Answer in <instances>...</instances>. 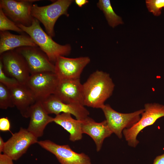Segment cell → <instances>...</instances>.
Returning <instances> with one entry per match:
<instances>
[{"mask_svg":"<svg viewBox=\"0 0 164 164\" xmlns=\"http://www.w3.org/2000/svg\"><path fill=\"white\" fill-rule=\"evenodd\" d=\"M84 106L101 109L112 95L115 85L110 74L97 70L82 84Z\"/></svg>","mask_w":164,"mask_h":164,"instance_id":"obj_1","label":"cell"},{"mask_svg":"<svg viewBox=\"0 0 164 164\" xmlns=\"http://www.w3.org/2000/svg\"><path fill=\"white\" fill-rule=\"evenodd\" d=\"M17 25L31 37L53 64H55L59 56H67L70 53V45H61L54 41L52 37L43 30L40 26L39 22L36 19L34 18L32 25L29 26L21 24Z\"/></svg>","mask_w":164,"mask_h":164,"instance_id":"obj_2","label":"cell"},{"mask_svg":"<svg viewBox=\"0 0 164 164\" xmlns=\"http://www.w3.org/2000/svg\"><path fill=\"white\" fill-rule=\"evenodd\" d=\"M73 2L72 0H58L49 5L41 6L33 4L31 14L43 25L46 33L53 37L55 36L54 26L56 21L62 15L68 17V9Z\"/></svg>","mask_w":164,"mask_h":164,"instance_id":"obj_3","label":"cell"},{"mask_svg":"<svg viewBox=\"0 0 164 164\" xmlns=\"http://www.w3.org/2000/svg\"><path fill=\"white\" fill-rule=\"evenodd\" d=\"M144 107V111L139 120L130 128L124 129L122 132L128 145L132 147L135 148L138 144L137 137L143 129L164 117V105L156 103H147Z\"/></svg>","mask_w":164,"mask_h":164,"instance_id":"obj_4","label":"cell"},{"mask_svg":"<svg viewBox=\"0 0 164 164\" xmlns=\"http://www.w3.org/2000/svg\"><path fill=\"white\" fill-rule=\"evenodd\" d=\"M101 109L109 129L119 138H122L123 130L130 128L137 122L144 111L142 109L132 113H121L113 109L108 104H105Z\"/></svg>","mask_w":164,"mask_h":164,"instance_id":"obj_5","label":"cell"},{"mask_svg":"<svg viewBox=\"0 0 164 164\" xmlns=\"http://www.w3.org/2000/svg\"><path fill=\"white\" fill-rule=\"evenodd\" d=\"M0 61L5 74L16 79L21 84H26L30 75L23 56L15 49L0 54Z\"/></svg>","mask_w":164,"mask_h":164,"instance_id":"obj_6","label":"cell"},{"mask_svg":"<svg viewBox=\"0 0 164 164\" xmlns=\"http://www.w3.org/2000/svg\"><path fill=\"white\" fill-rule=\"evenodd\" d=\"M38 0H0V8L16 25L30 26L34 18L31 14L33 3Z\"/></svg>","mask_w":164,"mask_h":164,"instance_id":"obj_7","label":"cell"},{"mask_svg":"<svg viewBox=\"0 0 164 164\" xmlns=\"http://www.w3.org/2000/svg\"><path fill=\"white\" fill-rule=\"evenodd\" d=\"M59 80L54 73L44 72L31 74L26 84L42 101L54 94Z\"/></svg>","mask_w":164,"mask_h":164,"instance_id":"obj_8","label":"cell"},{"mask_svg":"<svg viewBox=\"0 0 164 164\" xmlns=\"http://www.w3.org/2000/svg\"><path fill=\"white\" fill-rule=\"evenodd\" d=\"M37 143L53 154L61 164H91L88 155L75 152L68 145H59L49 140L38 141Z\"/></svg>","mask_w":164,"mask_h":164,"instance_id":"obj_9","label":"cell"},{"mask_svg":"<svg viewBox=\"0 0 164 164\" xmlns=\"http://www.w3.org/2000/svg\"><path fill=\"white\" fill-rule=\"evenodd\" d=\"M15 50L24 58L30 75L44 72L54 73V64L39 46H24Z\"/></svg>","mask_w":164,"mask_h":164,"instance_id":"obj_10","label":"cell"},{"mask_svg":"<svg viewBox=\"0 0 164 164\" xmlns=\"http://www.w3.org/2000/svg\"><path fill=\"white\" fill-rule=\"evenodd\" d=\"M38 138L28 131L21 128L19 131L12 134L5 142L3 154L13 160L19 159L29 147L37 143Z\"/></svg>","mask_w":164,"mask_h":164,"instance_id":"obj_11","label":"cell"},{"mask_svg":"<svg viewBox=\"0 0 164 164\" xmlns=\"http://www.w3.org/2000/svg\"><path fill=\"white\" fill-rule=\"evenodd\" d=\"M90 62L89 57L69 58L60 56L54 64V73L59 80L80 78L85 67Z\"/></svg>","mask_w":164,"mask_h":164,"instance_id":"obj_12","label":"cell"},{"mask_svg":"<svg viewBox=\"0 0 164 164\" xmlns=\"http://www.w3.org/2000/svg\"><path fill=\"white\" fill-rule=\"evenodd\" d=\"M47 113L56 115L61 113H68L74 116L76 119L83 121L88 117L89 111L84 106L77 104L64 103L52 94L41 101Z\"/></svg>","mask_w":164,"mask_h":164,"instance_id":"obj_13","label":"cell"},{"mask_svg":"<svg viewBox=\"0 0 164 164\" xmlns=\"http://www.w3.org/2000/svg\"><path fill=\"white\" fill-rule=\"evenodd\" d=\"M53 94L64 103L84 106L83 85L80 78L59 80Z\"/></svg>","mask_w":164,"mask_h":164,"instance_id":"obj_14","label":"cell"},{"mask_svg":"<svg viewBox=\"0 0 164 164\" xmlns=\"http://www.w3.org/2000/svg\"><path fill=\"white\" fill-rule=\"evenodd\" d=\"M29 118L30 120L27 129L37 138L43 135L46 126L53 122L54 119L49 115L40 101H37L31 107Z\"/></svg>","mask_w":164,"mask_h":164,"instance_id":"obj_15","label":"cell"},{"mask_svg":"<svg viewBox=\"0 0 164 164\" xmlns=\"http://www.w3.org/2000/svg\"><path fill=\"white\" fill-rule=\"evenodd\" d=\"M9 89L15 106L23 117L29 118L30 109L37 101L33 93L26 84L20 83Z\"/></svg>","mask_w":164,"mask_h":164,"instance_id":"obj_16","label":"cell"},{"mask_svg":"<svg viewBox=\"0 0 164 164\" xmlns=\"http://www.w3.org/2000/svg\"><path fill=\"white\" fill-rule=\"evenodd\" d=\"M81 128L83 133L89 135L94 141L97 152L101 149L104 139L113 133L105 120L98 123L89 117L82 121Z\"/></svg>","mask_w":164,"mask_h":164,"instance_id":"obj_17","label":"cell"},{"mask_svg":"<svg viewBox=\"0 0 164 164\" xmlns=\"http://www.w3.org/2000/svg\"><path fill=\"white\" fill-rule=\"evenodd\" d=\"M24 46H38L29 35H15L7 31H0V54Z\"/></svg>","mask_w":164,"mask_h":164,"instance_id":"obj_18","label":"cell"},{"mask_svg":"<svg viewBox=\"0 0 164 164\" xmlns=\"http://www.w3.org/2000/svg\"><path fill=\"white\" fill-rule=\"evenodd\" d=\"M53 122L69 133L70 141L74 142L82 139V121L73 118L71 114L62 113L56 115Z\"/></svg>","mask_w":164,"mask_h":164,"instance_id":"obj_19","label":"cell"},{"mask_svg":"<svg viewBox=\"0 0 164 164\" xmlns=\"http://www.w3.org/2000/svg\"><path fill=\"white\" fill-rule=\"evenodd\" d=\"M97 7L104 13L109 25L114 28L123 23L121 18L114 12L109 0H99L97 4Z\"/></svg>","mask_w":164,"mask_h":164,"instance_id":"obj_20","label":"cell"},{"mask_svg":"<svg viewBox=\"0 0 164 164\" xmlns=\"http://www.w3.org/2000/svg\"><path fill=\"white\" fill-rule=\"evenodd\" d=\"M15 107L10 89L0 83V108L6 109Z\"/></svg>","mask_w":164,"mask_h":164,"instance_id":"obj_21","label":"cell"},{"mask_svg":"<svg viewBox=\"0 0 164 164\" xmlns=\"http://www.w3.org/2000/svg\"><path fill=\"white\" fill-rule=\"evenodd\" d=\"M12 30L22 34L24 32L13 21L10 20L0 8V31Z\"/></svg>","mask_w":164,"mask_h":164,"instance_id":"obj_22","label":"cell"},{"mask_svg":"<svg viewBox=\"0 0 164 164\" xmlns=\"http://www.w3.org/2000/svg\"><path fill=\"white\" fill-rule=\"evenodd\" d=\"M145 3L149 12L155 16L161 15V10L164 8V0H146Z\"/></svg>","mask_w":164,"mask_h":164,"instance_id":"obj_23","label":"cell"},{"mask_svg":"<svg viewBox=\"0 0 164 164\" xmlns=\"http://www.w3.org/2000/svg\"><path fill=\"white\" fill-rule=\"evenodd\" d=\"M0 83L3 84L9 88L19 83L15 79L6 75L5 73L2 63L0 61Z\"/></svg>","mask_w":164,"mask_h":164,"instance_id":"obj_24","label":"cell"},{"mask_svg":"<svg viewBox=\"0 0 164 164\" xmlns=\"http://www.w3.org/2000/svg\"><path fill=\"white\" fill-rule=\"evenodd\" d=\"M10 123L7 118H0V130L2 131H9Z\"/></svg>","mask_w":164,"mask_h":164,"instance_id":"obj_25","label":"cell"},{"mask_svg":"<svg viewBox=\"0 0 164 164\" xmlns=\"http://www.w3.org/2000/svg\"><path fill=\"white\" fill-rule=\"evenodd\" d=\"M0 164H14L13 160L3 154H0Z\"/></svg>","mask_w":164,"mask_h":164,"instance_id":"obj_26","label":"cell"},{"mask_svg":"<svg viewBox=\"0 0 164 164\" xmlns=\"http://www.w3.org/2000/svg\"><path fill=\"white\" fill-rule=\"evenodd\" d=\"M153 164H164V153L156 156L154 160Z\"/></svg>","mask_w":164,"mask_h":164,"instance_id":"obj_27","label":"cell"},{"mask_svg":"<svg viewBox=\"0 0 164 164\" xmlns=\"http://www.w3.org/2000/svg\"><path fill=\"white\" fill-rule=\"evenodd\" d=\"M75 2L76 4L80 7L89 2L87 0H75Z\"/></svg>","mask_w":164,"mask_h":164,"instance_id":"obj_28","label":"cell"},{"mask_svg":"<svg viewBox=\"0 0 164 164\" xmlns=\"http://www.w3.org/2000/svg\"><path fill=\"white\" fill-rule=\"evenodd\" d=\"M5 144V142L4 141L2 138L0 136V154L3 152Z\"/></svg>","mask_w":164,"mask_h":164,"instance_id":"obj_29","label":"cell"}]
</instances>
